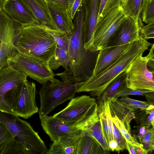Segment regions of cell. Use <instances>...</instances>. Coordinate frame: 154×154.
I'll return each instance as SVG.
<instances>
[{"mask_svg": "<svg viewBox=\"0 0 154 154\" xmlns=\"http://www.w3.org/2000/svg\"><path fill=\"white\" fill-rule=\"evenodd\" d=\"M127 149L130 154H146L148 152L143 148L133 145L126 141Z\"/></svg>", "mask_w": 154, "mask_h": 154, "instance_id": "40", "label": "cell"}, {"mask_svg": "<svg viewBox=\"0 0 154 154\" xmlns=\"http://www.w3.org/2000/svg\"><path fill=\"white\" fill-rule=\"evenodd\" d=\"M127 0H121V6L122 7L126 4Z\"/></svg>", "mask_w": 154, "mask_h": 154, "instance_id": "46", "label": "cell"}, {"mask_svg": "<svg viewBox=\"0 0 154 154\" xmlns=\"http://www.w3.org/2000/svg\"><path fill=\"white\" fill-rule=\"evenodd\" d=\"M143 148L148 152L154 149V127L149 129L143 135L138 138Z\"/></svg>", "mask_w": 154, "mask_h": 154, "instance_id": "32", "label": "cell"}, {"mask_svg": "<svg viewBox=\"0 0 154 154\" xmlns=\"http://www.w3.org/2000/svg\"><path fill=\"white\" fill-rule=\"evenodd\" d=\"M91 136L84 132L78 141L76 154L108 153Z\"/></svg>", "mask_w": 154, "mask_h": 154, "instance_id": "22", "label": "cell"}, {"mask_svg": "<svg viewBox=\"0 0 154 154\" xmlns=\"http://www.w3.org/2000/svg\"><path fill=\"white\" fill-rule=\"evenodd\" d=\"M147 102L151 105H154V91H151L146 93L144 95Z\"/></svg>", "mask_w": 154, "mask_h": 154, "instance_id": "43", "label": "cell"}, {"mask_svg": "<svg viewBox=\"0 0 154 154\" xmlns=\"http://www.w3.org/2000/svg\"><path fill=\"white\" fill-rule=\"evenodd\" d=\"M112 120L113 122L121 132L126 141L133 145L143 148V145L140 143L136 139L131 135V132L126 128L123 124L116 116L112 117Z\"/></svg>", "mask_w": 154, "mask_h": 154, "instance_id": "30", "label": "cell"}, {"mask_svg": "<svg viewBox=\"0 0 154 154\" xmlns=\"http://www.w3.org/2000/svg\"><path fill=\"white\" fill-rule=\"evenodd\" d=\"M83 0H68L67 11L73 20L78 10L82 6Z\"/></svg>", "mask_w": 154, "mask_h": 154, "instance_id": "38", "label": "cell"}, {"mask_svg": "<svg viewBox=\"0 0 154 154\" xmlns=\"http://www.w3.org/2000/svg\"><path fill=\"white\" fill-rule=\"evenodd\" d=\"M112 126L113 140L117 142L118 146V152L126 149V141L121 132L112 121Z\"/></svg>", "mask_w": 154, "mask_h": 154, "instance_id": "36", "label": "cell"}, {"mask_svg": "<svg viewBox=\"0 0 154 154\" xmlns=\"http://www.w3.org/2000/svg\"><path fill=\"white\" fill-rule=\"evenodd\" d=\"M152 44L140 38L132 42L129 47L114 63L102 72L83 82L76 92L90 93L97 100L103 91L117 76L125 70L134 60L143 54Z\"/></svg>", "mask_w": 154, "mask_h": 154, "instance_id": "3", "label": "cell"}, {"mask_svg": "<svg viewBox=\"0 0 154 154\" xmlns=\"http://www.w3.org/2000/svg\"><path fill=\"white\" fill-rule=\"evenodd\" d=\"M140 29L138 22L127 16L111 37L106 47L130 43L139 39Z\"/></svg>", "mask_w": 154, "mask_h": 154, "instance_id": "14", "label": "cell"}, {"mask_svg": "<svg viewBox=\"0 0 154 154\" xmlns=\"http://www.w3.org/2000/svg\"><path fill=\"white\" fill-rule=\"evenodd\" d=\"M110 151H113L116 150L118 152V146L117 142L114 140H111L108 144Z\"/></svg>", "mask_w": 154, "mask_h": 154, "instance_id": "44", "label": "cell"}, {"mask_svg": "<svg viewBox=\"0 0 154 154\" xmlns=\"http://www.w3.org/2000/svg\"><path fill=\"white\" fill-rule=\"evenodd\" d=\"M15 45L17 52L48 63L55 55L57 44L45 25L35 23L19 27Z\"/></svg>", "mask_w": 154, "mask_h": 154, "instance_id": "2", "label": "cell"}, {"mask_svg": "<svg viewBox=\"0 0 154 154\" xmlns=\"http://www.w3.org/2000/svg\"><path fill=\"white\" fill-rule=\"evenodd\" d=\"M109 103L112 117L116 116L123 124L126 128L131 132L130 123L135 118L134 112L121 104L116 99L111 100Z\"/></svg>", "mask_w": 154, "mask_h": 154, "instance_id": "23", "label": "cell"}, {"mask_svg": "<svg viewBox=\"0 0 154 154\" xmlns=\"http://www.w3.org/2000/svg\"><path fill=\"white\" fill-rule=\"evenodd\" d=\"M8 61L14 68L42 85L55 75L48 63L18 52L9 58Z\"/></svg>", "mask_w": 154, "mask_h": 154, "instance_id": "8", "label": "cell"}, {"mask_svg": "<svg viewBox=\"0 0 154 154\" xmlns=\"http://www.w3.org/2000/svg\"><path fill=\"white\" fill-rule=\"evenodd\" d=\"M32 13L38 24L58 30L45 0H18Z\"/></svg>", "mask_w": 154, "mask_h": 154, "instance_id": "18", "label": "cell"}, {"mask_svg": "<svg viewBox=\"0 0 154 154\" xmlns=\"http://www.w3.org/2000/svg\"><path fill=\"white\" fill-rule=\"evenodd\" d=\"M100 0H83L84 17L83 25L84 46L93 51V36L97 24Z\"/></svg>", "mask_w": 154, "mask_h": 154, "instance_id": "13", "label": "cell"}, {"mask_svg": "<svg viewBox=\"0 0 154 154\" xmlns=\"http://www.w3.org/2000/svg\"><path fill=\"white\" fill-rule=\"evenodd\" d=\"M141 17L142 21L146 24L154 21V0H146Z\"/></svg>", "mask_w": 154, "mask_h": 154, "instance_id": "33", "label": "cell"}, {"mask_svg": "<svg viewBox=\"0 0 154 154\" xmlns=\"http://www.w3.org/2000/svg\"><path fill=\"white\" fill-rule=\"evenodd\" d=\"M146 1V0H127L126 5L122 7L127 16L138 22L139 25L143 24L141 17Z\"/></svg>", "mask_w": 154, "mask_h": 154, "instance_id": "25", "label": "cell"}, {"mask_svg": "<svg viewBox=\"0 0 154 154\" xmlns=\"http://www.w3.org/2000/svg\"><path fill=\"white\" fill-rule=\"evenodd\" d=\"M127 15L121 5L107 14L97 23L93 40V51L106 47L110 39L123 21Z\"/></svg>", "mask_w": 154, "mask_h": 154, "instance_id": "9", "label": "cell"}, {"mask_svg": "<svg viewBox=\"0 0 154 154\" xmlns=\"http://www.w3.org/2000/svg\"><path fill=\"white\" fill-rule=\"evenodd\" d=\"M140 37L146 40L154 38V21L143 25L140 28Z\"/></svg>", "mask_w": 154, "mask_h": 154, "instance_id": "37", "label": "cell"}, {"mask_svg": "<svg viewBox=\"0 0 154 154\" xmlns=\"http://www.w3.org/2000/svg\"><path fill=\"white\" fill-rule=\"evenodd\" d=\"M21 25L2 10L0 12V70L9 63L8 58L17 51L15 45Z\"/></svg>", "mask_w": 154, "mask_h": 154, "instance_id": "11", "label": "cell"}, {"mask_svg": "<svg viewBox=\"0 0 154 154\" xmlns=\"http://www.w3.org/2000/svg\"><path fill=\"white\" fill-rule=\"evenodd\" d=\"M2 10L22 27L38 23L30 11L18 0H4Z\"/></svg>", "mask_w": 154, "mask_h": 154, "instance_id": "16", "label": "cell"}, {"mask_svg": "<svg viewBox=\"0 0 154 154\" xmlns=\"http://www.w3.org/2000/svg\"><path fill=\"white\" fill-rule=\"evenodd\" d=\"M4 0H0V12L2 10V5Z\"/></svg>", "mask_w": 154, "mask_h": 154, "instance_id": "47", "label": "cell"}, {"mask_svg": "<svg viewBox=\"0 0 154 154\" xmlns=\"http://www.w3.org/2000/svg\"><path fill=\"white\" fill-rule=\"evenodd\" d=\"M84 132V129L74 134L60 137L53 142L46 154H76L79 138Z\"/></svg>", "mask_w": 154, "mask_h": 154, "instance_id": "19", "label": "cell"}, {"mask_svg": "<svg viewBox=\"0 0 154 154\" xmlns=\"http://www.w3.org/2000/svg\"><path fill=\"white\" fill-rule=\"evenodd\" d=\"M0 154H30L21 144L13 140L7 145Z\"/></svg>", "mask_w": 154, "mask_h": 154, "instance_id": "31", "label": "cell"}, {"mask_svg": "<svg viewBox=\"0 0 154 154\" xmlns=\"http://www.w3.org/2000/svg\"><path fill=\"white\" fill-rule=\"evenodd\" d=\"M139 112H134L135 118L134 119L140 126L151 125L154 127V110L150 112L146 109L140 110Z\"/></svg>", "mask_w": 154, "mask_h": 154, "instance_id": "29", "label": "cell"}, {"mask_svg": "<svg viewBox=\"0 0 154 154\" xmlns=\"http://www.w3.org/2000/svg\"><path fill=\"white\" fill-rule=\"evenodd\" d=\"M55 75L60 77L61 80L54 78L42 85L40 90V119L48 116L59 105L74 98L77 90L83 82H78L67 69Z\"/></svg>", "mask_w": 154, "mask_h": 154, "instance_id": "4", "label": "cell"}, {"mask_svg": "<svg viewBox=\"0 0 154 154\" xmlns=\"http://www.w3.org/2000/svg\"><path fill=\"white\" fill-rule=\"evenodd\" d=\"M141 54L132 61L126 70L127 87L133 90L154 91V74L148 69L149 59Z\"/></svg>", "mask_w": 154, "mask_h": 154, "instance_id": "10", "label": "cell"}, {"mask_svg": "<svg viewBox=\"0 0 154 154\" xmlns=\"http://www.w3.org/2000/svg\"><path fill=\"white\" fill-rule=\"evenodd\" d=\"M40 120L44 131L52 142L60 137L74 134L84 129L65 123L53 116H46Z\"/></svg>", "mask_w": 154, "mask_h": 154, "instance_id": "15", "label": "cell"}, {"mask_svg": "<svg viewBox=\"0 0 154 154\" xmlns=\"http://www.w3.org/2000/svg\"><path fill=\"white\" fill-rule=\"evenodd\" d=\"M137 128L138 134L136 135L137 138L144 135L149 129L150 127L147 126H139L136 127Z\"/></svg>", "mask_w": 154, "mask_h": 154, "instance_id": "42", "label": "cell"}, {"mask_svg": "<svg viewBox=\"0 0 154 154\" xmlns=\"http://www.w3.org/2000/svg\"><path fill=\"white\" fill-rule=\"evenodd\" d=\"M13 140L12 135L8 129L0 121V152L7 144Z\"/></svg>", "mask_w": 154, "mask_h": 154, "instance_id": "35", "label": "cell"}, {"mask_svg": "<svg viewBox=\"0 0 154 154\" xmlns=\"http://www.w3.org/2000/svg\"><path fill=\"white\" fill-rule=\"evenodd\" d=\"M131 43L105 47L99 50L97 62L91 76H95L114 63L128 49Z\"/></svg>", "mask_w": 154, "mask_h": 154, "instance_id": "17", "label": "cell"}, {"mask_svg": "<svg viewBox=\"0 0 154 154\" xmlns=\"http://www.w3.org/2000/svg\"><path fill=\"white\" fill-rule=\"evenodd\" d=\"M147 66L149 67L148 70L154 74V59H149L147 61Z\"/></svg>", "mask_w": 154, "mask_h": 154, "instance_id": "45", "label": "cell"}, {"mask_svg": "<svg viewBox=\"0 0 154 154\" xmlns=\"http://www.w3.org/2000/svg\"><path fill=\"white\" fill-rule=\"evenodd\" d=\"M48 63L50 69L52 70L56 69L60 66L66 69L69 64L68 50L57 45L55 55Z\"/></svg>", "mask_w": 154, "mask_h": 154, "instance_id": "26", "label": "cell"}, {"mask_svg": "<svg viewBox=\"0 0 154 154\" xmlns=\"http://www.w3.org/2000/svg\"><path fill=\"white\" fill-rule=\"evenodd\" d=\"M48 4L57 30L69 35L74 28V25L67 10L52 4Z\"/></svg>", "mask_w": 154, "mask_h": 154, "instance_id": "21", "label": "cell"}, {"mask_svg": "<svg viewBox=\"0 0 154 154\" xmlns=\"http://www.w3.org/2000/svg\"><path fill=\"white\" fill-rule=\"evenodd\" d=\"M0 121L8 129L14 140L23 145L30 154H44L47 150L38 133L29 122L12 113L0 110Z\"/></svg>", "mask_w": 154, "mask_h": 154, "instance_id": "5", "label": "cell"}, {"mask_svg": "<svg viewBox=\"0 0 154 154\" xmlns=\"http://www.w3.org/2000/svg\"><path fill=\"white\" fill-rule=\"evenodd\" d=\"M28 76L9 63L0 70V110L12 113L11 105L19 87Z\"/></svg>", "mask_w": 154, "mask_h": 154, "instance_id": "7", "label": "cell"}, {"mask_svg": "<svg viewBox=\"0 0 154 154\" xmlns=\"http://www.w3.org/2000/svg\"><path fill=\"white\" fill-rule=\"evenodd\" d=\"M85 132L92 137L105 151H110L102 130L99 117L88 124L84 128Z\"/></svg>", "mask_w": 154, "mask_h": 154, "instance_id": "24", "label": "cell"}, {"mask_svg": "<svg viewBox=\"0 0 154 154\" xmlns=\"http://www.w3.org/2000/svg\"><path fill=\"white\" fill-rule=\"evenodd\" d=\"M70 100L63 109L53 116L65 123L83 129L98 117L97 103L94 97L83 95Z\"/></svg>", "mask_w": 154, "mask_h": 154, "instance_id": "6", "label": "cell"}, {"mask_svg": "<svg viewBox=\"0 0 154 154\" xmlns=\"http://www.w3.org/2000/svg\"><path fill=\"white\" fill-rule=\"evenodd\" d=\"M126 70L115 78L103 91L97 100V108L102 107L111 100L116 99L118 94L127 87Z\"/></svg>", "mask_w": 154, "mask_h": 154, "instance_id": "20", "label": "cell"}, {"mask_svg": "<svg viewBox=\"0 0 154 154\" xmlns=\"http://www.w3.org/2000/svg\"><path fill=\"white\" fill-rule=\"evenodd\" d=\"M37 93L34 82L27 81L21 84L11 105L12 113L27 119L38 112L35 100Z\"/></svg>", "mask_w": 154, "mask_h": 154, "instance_id": "12", "label": "cell"}, {"mask_svg": "<svg viewBox=\"0 0 154 154\" xmlns=\"http://www.w3.org/2000/svg\"><path fill=\"white\" fill-rule=\"evenodd\" d=\"M121 5V0H100L97 23L111 11Z\"/></svg>", "mask_w": 154, "mask_h": 154, "instance_id": "28", "label": "cell"}, {"mask_svg": "<svg viewBox=\"0 0 154 154\" xmlns=\"http://www.w3.org/2000/svg\"><path fill=\"white\" fill-rule=\"evenodd\" d=\"M116 100L121 104L133 112L138 109L145 110L151 105L147 101L134 100L128 96H122L120 98Z\"/></svg>", "mask_w": 154, "mask_h": 154, "instance_id": "27", "label": "cell"}, {"mask_svg": "<svg viewBox=\"0 0 154 154\" xmlns=\"http://www.w3.org/2000/svg\"><path fill=\"white\" fill-rule=\"evenodd\" d=\"M84 13L83 5L73 19L74 28L69 35L68 67L75 77L84 82L92 75L99 50L92 51L84 47L83 25Z\"/></svg>", "mask_w": 154, "mask_h": 154, "instance_id": "1", "label": "cell"}, {"mask_svg": "<svg viewBox=\"0 0 154 154\" xmlns=\"http://www.w3.org/2000/svg\"><path fill=\"white\" fill-rule=\"evenodd\" d=\"M47 29L52 35L56 42L57 45L68 50L69 35L62 33L58 30L51 29L46 26Z\"/></svg>", "mask_w": 154, "mask_h": 154, "instance_id": "34", "label": "cell"}, {"mask_svg": "<svg viewBox=\"0 0 154 154\" xmlns=\"http://www.w3.org/2000/svg\"><path fill=\"white\" fill-rule=\"evenodd\" d=\"M47 3L52 4L67 10L68 0H45Z\"/></svg>", "mask_w": 154, "mask_h": 154, "instance_id": "41", "label": "cell"}, {"mask_svg": "<svg viewBox=\"0 0 154 154\" xmlns=\"http://www.w3.org/2000/svg\"><path fill=\"white\" fill-rule=\"evenodd\" d=\"M151 91H154L133 90L127 87L118 94L116 99L120 97L129 95H144L146 93Z\"/></svg>", "mask_w": 154, "mask_h": 154, "instance_id": "39", "label": "cell"}]
</instances>
